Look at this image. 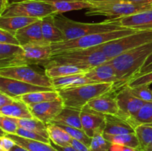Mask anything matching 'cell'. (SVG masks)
<instances>
[{"label":"cell","instance_id":"obj_1","mask_svg":"<svg viewBox=\"0 0 152 151\" xmlns=\"http://www.w3.org/2000/svg\"><path fill=\"white\" fill-rule=\"evenodd\" d=\"M152 53V41L129 50L108 61L114 68L117 81L113 85L112 90L117 92L135 77Z\"/></svg>","mask_w":152,"mask_h":151},{"label":"cell","instance_id":"obj_2","mask_svg":"<svg viewBox=\"0 0 152 151\" xmlns=\"http://www.w3.org/2000/svg\"><path fill=\"white\" fill-rule=\"evenodd\" d=\"M54 22L63 34L65 41L76 39L89 34L110 32L123 28L120 26L117 19H109L97 23H86L72 20L62 14L55 16Z\"/></svg>","mask_w":152,"mask_h":151},{"label":"cell","instance_id":"obj_3","mask_svg":"<svg viewBox=\"0 0 152 151\" xmlns=\"http://www.w3.org/2000/svg\"><path fill=\"white\" fill-rule=\"evenodd\" d=\"M109 61L101 50L95 47L53 53L44 68L53 65H71L88 71Z\"/></svg>","mask_w":152,"mask_h":151},{"label":"cell","instance_id":"obj_4","mask_svg":"<svg viewBox=\"0 0 152 151\" xmlns=\"http://www.w3.org/2000/svg\"><path fill=\"white\" fill-rule=\"evenodd\" d=\"M138 30L132 28H123L121 29L105 33L89 34L76 39L64 41L61 42L50 44L52 49V54L61 53V52L71 51V50H86L102 45L108 41L122 38L123 36L134 33Z\"/></svg>","mask_w":152,"mask_h":151},{"label":"cell","instance_id":"obj_5","mask_svg":"<svg viewBox=\"0 0 152 151\" xmlns=\"http://www.w3.org/2000/svg\"><path fill=\"white\" fill-rule=\"evenodd\" d=\"M114 83H94L58 90L65 107L81 110L89 102L102 96L113 88Z\"/></svg>","mask_w":152,"mask_h":151},{"label":"cell","instance_id":"obj_6","mask_svg":"<svg viewBox=\"0 0 152 151\" xmlns=\"http://www.w3.org/2000/svg\"><path fill=\"white\" fill-rule=\"evenodd\" d=\"M22 47V53L0 60V68L30 65L45 66L52 56L50 44H28Z\"/></svg>","mask_w":152,"mask_h":151},{"label":"cell","instance_id":"obj_7","mask_svg":"<svg viewBox=\"0 0 152 151\" xmlns=\"http://www.w3.org/2000/svg\"><path fill=\"white\" fill-rule=\"evenodd\" d=\"M151 41H152V30H144L108 41L102 45L95 47V48L101 50L111 60L129 50Z\"/></svg>","mask_w":152,"mask_h":151},{"label":"cell","instance_id":"obj_8","mask_svg":"<svg viewBox=\"0 0 152 151\" xmlns=\"http://www.w3.org/2000/svg\"><path fill=\"white\" fill-rule=\"evenodd\" d=\"M152 9V4H141L121 0L114 2L95 4L86 12L88 16H108L110 19L132 16Z\"/></svg>","mask_w":152,"mask_h":151},{"label":"cell","instance_id":"obj_9","mask_svg":"<svg viewBox=\"0 0 152 151\" xmlns=\"http://www.w3.org/2000/svg\"><path fill=\"white\" fill-rule=\"evenodd\" d=\"M50 15H56V13L48 3L42 0H27L10 4L8 8L0 16H25L42 19Z\"/></svg>","mask_w":152,"mask_h":151},{"label":"cell","instance_id":"obj_10","mask_svg":"<svg viewBox=\"0 0 152 151\" xmlns=\"http://www.w3.org/2000/svg\"><path fill=\"white\" fill-rule=\"evenodd\" d=\"M0 76L13 78L40 87H53L51 78L45 73L36 70L31 66H18L0 68Z\"/></svg>","mask_w":152,"mask_h":151},{"label":"cell","instance_id":"obj_11","mask_svg":"<svg viewBox=\"0 0 152 151\" xmlns=\"http://www.w3.org/2000/svg\"><path fill=\"white\" fill-rule=\"evenodd\" d=\"M116 100L119 108L117 115L127 120L134 115L145 103L132 93L131 87L126 85L116 93Z\"/></svg>","mask_w":152,"mask_h":151},{"label":"cell","instance_id":"obj_12","mask_svg":"<svg viewBox=\"0 0 152 151\" xmlns=\"http://www.w3.org/2000/svg\"><path fill=\"white\" fill-rule=\"evenodd\" d=\"M53 90H56L53 87H40L19 80L0 76V92L4 93L14 99L22 95L34 93V92L53 91Z\"/></svg>","mask_w":152,"mask_h":151},{"label":"cell","instance_id":"obj_13","mask_svg":"<svg viewBox=\"0 0 152 151\" xmlns=\"http://www.w3.org/2000/svg\"><path fill=\"white\" fill-rule=\"evenodd\" d=\"M28 106L34 118L40 120L46 124H50L65 107L61 97L56 100L34 104Z\"/></svg>","mask_w":152,"mask_h":151},{"label":"cell","instance_id":"obj_14","mask_svg":"<svg viewBox=\"0 0 152 151\" xmlns=\"http://www.w3.org/2000/svg\"><path fill=\"white\" fill-rule=\"evenodd\" d=\"M82 126L85 133L92 138L97 132L104 133L105 127V115L93 110L86 105L81 110Z\"/></svg>","mask_w":152,"mask_h":151},{"label":"cell","instance_id":"obj_15","mask_svg":"<svg viewBox=\"0 0 152 151\" xmlns=\"http://www.w3.org/2000/svg\"><path fill=\"white\" fill-rule=\"evenodd\" d=\"M21 46L28 44H49L45 41L42 31V20L37 22L19 30L15 33Z\"/></svg>","mask_w":152,"mask_h":151},{"label":"cell","instance_id":"obj_16","mask_svg":"<svg viewBox=\"0 0 152 151\" xmlns=\"http://www.w3.org/2000/svg\"><path fill=\"white\" fill-rule=\"evenodd\" d=\"M116 93L111 90L102 96L92 99L88 103L87 106L104 115H117L119 108L116 100Z\"/></svg>","mask_w":152,"mask_h":151},{"label":"cell","instance_id":"obj_17","mask_svg":"<svg viewBox=\"0 0 152 151\" xmlns=\"http://www.w3.org/2000/svg\"><path fill=\"white\" fill-rule=\"evenodd\" d=\"M120 26L138 30H152V9L122 18H116Z\"/></svg>","mask_w":152,"mask_h":151},{"label":"cell","instance_id":"obj_18","mask_svg":"<svg viewBox=\"0 0 152 151\" xmlns=\"http://www.w3.org/2000/svg\"><path fill=\"white\" fill-rule=\"evenodd\" d=\"M86 76L96 83H116L117 73L114 67L108 62L94 67L86 73Z\"/></svg>","mask_w":152,"mask_h":151},{"label":"cell","instance_id":"obj_19","mask_svg":"<svg viewBox=\"0 0 152 151\" xmlns=\"http://www.w3.org/2000/svg\"><path fill=\"white\" fill-rule=\"evenodd\" d=\"M134 133V129L123 118L117 115H105V127L103 134L121 135Z\"/></svg>","mask_w":152,"mask_h":151},{"label":"cell","instance_id":"obj_20","mask_svg":"<svg viewBox=\"0 0 152 151\" xmlns=\"http://www.w3.org/2000/svg\"><path fill=\"white\" fill-rule=\"evenodd\" d=\"M52 6L56 14H62L63 13L72 10L90 9L94 4L88 0H42Z\"/></svg>","mask_w":152,"mask_h":151},{"label":"cell","instance_id":"obj_21","mask_svg":"<svg viewBox=\"0 0 152 151\" xmlns=\"http://www.w3.org/2000/svg\"><path fill=\"white\" fill-rule=\"evenodd\" d=\"M55 16L56 15H50L41 19L43 37L45 41L49 44L65 41L63 34L55 25Z\"/></svg>","mask_w":152,"mask_h":151},{"label":"cell","instance_id":"obj_22","mask_svg":"<svg viewBox=\"0 0 152 151\" xmlns=\"http://www.w3.org/2000/svg\"><path fill=\"white\" fill-rule=\"evenodd\" d=\"M0 115L11 117L16 119L33 118L29 106L19 99H15L11 104L0 107Z\"/></svg>","mask_w":152,"mask_h":151},{"label":"cell","instance_id":"obj_23","mask_svg":"<svg viewBox=\"0 0 152 151\" xmlns=\"http://www.w3.org/2000/svg\"><path fill=\"white\" fill-rule=\"evenodd\" d=\"M80 113L81 110H80L64 107L62 110L58 114L57 116L53 118L50 124H61L75 128L83 129Z\"/></svg>","mask_w":152,"mask_h":151},{"label":"cell","instance_id":"obj_24","mask_svg":"<svg viewBox=\"0 0 152 151\" xmlns=\"http://www.w3.org/2000/svg\"><path fill=\"white\" fill-rule=\"evenodd\" d=\"M51 81L53 87L56 90L96 83L86 76V74H77V75L59 77V78H51Z\"/></svg>","mask_w":152,"mask_h":151},{"label":"cell","instance_id":"obj_25","mask_svg":"<svg viewBox=\"0 0 152 151\" xmlns=\"http://www.w3.org/2000/svg\"><path fill=\"white\" fill-rule=\"evenodd\" d=\"M39 19L25 16H10L4 17L0 16V29L7 30L14 34L19 30L38 21Z\"/></svg>","mask_w":152,"mask_h":151},{"label":"cell","instance_id":"obj_26","mask_svg":"<svg viewBox=\"0 0 152 151\" xmlns=\"http://www.w3.org/2000/svg\"><path fill=\"white\" fill-rule=\"evenodd\" d=\"M6 136L14 141L16 144L25 148L28 151H59L51 144H47L38 142V141L25 139V138L20 137L17 135L6 134Z\"/></svg>","mask_w":152,"mask_h":151},{"label":"cell","instance_id":"obj_27","mask_svg":"<svg viewBox=\"0 0 152 151\" xmlns=\"http://www.w3.org/2000/svg\"><path fill=\"white\" fill-rule=\"evenodd\" d=\"M47 128L49 139L52 143L63 147L71 146L73 139L59 126L55 124H47Z\"/></svg>","mask_w":152,"mask_h":151},{"label":"cell","instance_id":"obj_28","mask_svg":"<svg viewBox=\"0 0 152 151\" xmlns=\"http://www.w3.org/2000/svg\"><path fill=\"white\" fill-rule=\"evenodd\" d=\"M60 96H59L57 90H53V91L34 92V93L22 95L16 99L22 101L26 105H34V104H39L42 103V102L56 100Z\"/></svg>","mask_w":152,"mask_h":151},{"label":"cell","instance_id":"obj_29","mask_svg":"<svg viewBox=\"0 0 152 151\" xmlns=\"http://www.w3.org/2000/svg\"><path fill=\"white\" fill-rule=\"evenodd\" d=\"M86 72L87 71L85 70L71 65H53L45 68V73L50 78L68 76L77 74H86Z\"/></svg>","mask_w":152,"mask_h":151},{"label":"cell","instance_id":"obj_30","mask_svg":"<svg viewBox=\"0 0 152 151\" xmlns=\"http://www.w3.org/2000/svg\"><path fill=\"white\" fill-rule=\"evenodd\" d=\"M126 121L134 129L142 124H152V102H145L134 115Z\"/></svg>","mask_w":152,"mask_h":151},{"label":"cell","instance_id":"obj_31","mask_svg":"<svg viewBox=\"0 0 152 151\" xmlns=\"http://www.w3.org/2000/svg\"><path fill=\"white\" fill-rule=\"evenodd\" d=\"M104 137L111 144H119L123 146L130 147L140 150V142L134 133H129V134L121 135H108L103 134Z\"/></svg>","mask_w":152,"mask_h":151},{"label":"cell","instance_id":"obj_32","mask_svg":"<svg viewBox=\"0 0 152 151\" xmlns=\"http://www.w3.org/2000/svg\"><path fill=\"white\" fill-rule=\"evenodd\" d=\"M19 127H22L26 130L36 132L39 134L42 135L44 137L49 139L48 133L47 124L41 121L37 118H25V119H16Z\"/></svg>","mask_w":152,"mask_h":151},{"label":"cell","instance_id":"obj_33","mask_svg":"<svg viewBox=\"0 0 152 151\" xmlns=\"http://www.w3.org/2000/svg\"><path fill=\"white\" fill-rule=\"evenodd\" d=\"M134 130L140 142V150L152 143V124H142L137 127Z\"/></svg>","mask_w":152,"mask_h":151},{"label":"cell","instance_id":"obj_34","mask_svg":"<svg viewBox=\"0 0 152 151\" xmlns=\"http://www.w3.org/2000/svg\"><path fill=\"white\" fill-rule=\"evenodd\" d=\"M111 144L106 140L102 132H97L92 137L89 146L91 151H110Z\"/></svg>","mask_w":152,"mask_h":151},{"label":"cell","instance_id":"obj_35","mask_svg":"<svg viewBox=\"0 0 152 151\" xmlns=\"http://www.w3.org/2000/svg\"><path fill=\"white\" fill-rule=\"evenodd\" d=\"M57 125L59 126L61 128L63 129L64 130H65L71 136V138L73 139H75V140L82 142V143H83L84 144H86V146H88L89 147V146L91 144V142L92 138L89 137L85 133V131L83 129L75 128V127H69V126L65 125H61V124H57Z\"/></svg>","mask_w":152,"mask_h":151},{"label":"cell","instance_id":"obj_36","mask_svg":"<svg viewBox=\"0 0 152 151\" xmlns=\"http://www.w3.org/2000/svg\"><path fill=\"white\" fill-rule=\"evenodd\" d=\"M0 127L1 131L6 134L16 135L19 126L16 118L0 115Z\"/></svg>","mask_w":152,"mask_h":151},{"label":"cell","instance_id":"obj_37","mask_svg":"<svg viewBox=\"0 0 152 151\" xmlns=\"http://www.w3.org/2000/svg\"><path fill=\"white\" fill-rule=\"evenodd\" d=\"M23 47L21 45L0 43V60L9 59L22 53Z\"/></svg>","mask_w":152,"mask_h":151},{"label":"cell","instance_id":"obj_38","mask_svg":"<svg viewBox=\"0 0 152 151\" xmlns=\"http://www.w3.org/2000/svg\"><path fill=\"white\" fill-rule=\"evenodd\" d=\"M132 93L145 102H152V90L149 85H140L131 87Z\"/></svg>","mask_w":152,"mask_h":151},{"label":"cell","instance_id":"obj_39","mask_svg":"<svg viewBox=\"0 0 152 151\" xmlns=\"http://www.w3.org/2000/svg\"><path fill=\"white\" fill-rule=\"evenodd\" d=\"M16 135L20 136V137L25 138V139H31V140L34 141H38V142H42L47 144H51V141L49 139L44 137V136H42V135L36 133V132L31 131V130H26V129H24L22 128V127H19V128L18 129Z\"/></svg>","mask_w":152,"mask_h":151},{"label":"cell","instance_id":"obj_40","mask_svg":"<svg viewBox=\"0 0 152 151\" xmlns=\"http://www.w3.org/2000/svg\"><path fill=\"white\" fill-rule=\"evenodd\" d=\"M151 84H152V72L132 78L127 85L130 87H134L140 85H150Z\"/></svg>","mask_w":152,"mask_h":151},{"label":"cell","instance_id":"obj_41","mask_svg":"<svg viewBox=\"0 0 152 151\" xmlns=\"http://www.w3.org/2000/svg\"><path fill=\"white\" fill-rule=\"evenodd\" d=\"M0 43L20 45L16 36L3 29H0Z\"/></svg>","mask_w":152,"mask_h":151},{"label":"cell","instance_id":"obj_42","mask_svg":"<svg viewBox=\"0 0 152 151\" xmlns=\"http://www.w3.org/2000/svg\"><path fill=\"white\" fill-rule=\"evenodd\" d=\"M2 132V131H1ZM16 145V143L10 138L6 136L4 133H1L0 138V151H10V150Z\"/></svg>","mask_w":152,"mask_h":151},{"label":"cell","instance_id":"obj_43","mask_svg":"<svg viewBox=\"0 0 152 151\" xmlns=\"http://www.w3.org/2000/svg\"><path fill=\"white\" fill-rule=\"evenodd\" d=\"M151 72H152V53L148 56V58L145 61V64L142 65V67L140 70L139 72L137 73V74L135 76V77L141 76H143Z\"/></svg>","mask_w":152,"mask_h":151},{"label":"cell","instance_id":"obj_44","mask_svg":"<svg viewBox=\"0 0 152 151\" xmlns=\"http://www.w3.org/2000/svg\"><path fill=\"white\" fill-rule=\"evenodd\" d=\"M15 100L14 98L5 94L4 93L0 92V107L11 104Z\"/></svg>","mask_w":152,"mask_h":151},{"label":"cell","instance_id":"obj_45","mask_svg":"<svg viewBox=\"0 0 152 151\" xmlns=\"http://www.w3.org/2000/svg\"><path fill=\"white\" fill-rule=\"evenodd\" d=\"M71 146H72L74 149L77 150V151H91L88 147L86 146V144H84L82 143V142H79V141L75 140V139H73L72 140Z\"/></svg>","mask_w":152,"mask_h":151},{"label":"cell","instance_id":"obj_46","mask_svg":"<svg viewBox=\"0 0 152 151\" xmlns=\"http://www.w3.org/2000/svg\"><path fill=\"white\" fill-rule=\"evenodd\" d=\"M110 151H140L138 149L130 147L127 146H123L119 144H111Z\"/></svg>","mask_w":152,"mask_h":151},{"label":"cell","instance_id":"obj_47","mask_svg":"<svg viewBox=\"0 0 152 151\" xmlns=\"http://www.w3.org/2000/svg\"><path fill=\"white\" fill-rule=\"evenodd\" d=\"M10 2L9 0H1V5H0V16L4 13L6 10L10 6Z\"/></svg>","mask_w":152,"mask_h":151},{"label":"cell","instance_id":"obj_48","mask_svg":"<svg viewBox=\"0 0 152 151\" xmlns=\"http://www.w3.org/2000/svg\"><path fill=\"white\" fill-rule=\"evenodd\" d=\"M51 144L56 148L57 150L59 151H77V150L74 149L72 146H70V147H60V146H58V145L54 144L51 142Z\"/></svg>","mask_w":152,"mask_h":151},{"label":"cell","instance_id":"obj_49","mask_svg":"<svg viewBox=\"0 0 152 151\" xmlns=\"http://www.w3.org/2000/svg\"><path fill=\"white\" fill-rule=\"evenodd\" d=\"M90 1L91 3L95 5L97 4H104V3H110V2H114V1H121V0H88Z\"/></svg>","mask_w":152,"mask_h":151},{"label":"cell","instance_id":"obj_50","mask_svg":"<svg viewBox=\"0 0 152 151\" xmlns=\"http://www.w3.org/2000/svg\"><path fill=\"white\" fill-rule=\"evenodd\" d=\"M126 1H130V2L137 3L141 4H152V0H123Z\"/></svg>","mask_w":152,"mask_h":151},{"label":"cell","instance_id":"obj_51","mask_svg":"<svg viewBox=\"0 0 152 151\" xmlns=\"http://www.w3.org/2000/svg\"><path fill=\"white\" fill-rule=\"evenodd\" d=\"M10 151H28V150L25 149V148L19 146V145L16 144V145H15V146L10 150Z\"/></svg>","mask_w":152,"mask_h":151},{"label":"cell","instance_id":"obj_52","mask_svg":"<svg viewBox=\"0 0 152 151\" xmlns=\"http://www.w3.org/2000/svg\"><path fill=\"white\" fill-rule=\"evenodd\" d=\"M140 151H152V143L149 144H148V146L145 147L140 149Z\"/></svg>","mask_w":152,"mask_h":151},{"label":"cell","instance_id":"obj_53","mask_svg":"<svg viewBox=\"0 0 152 151\" xmlns=\"http://www.w3.org/2000/svg\"><path fill=\"white\" fill-rule=\"evenodd\" d=\"M10 2V4L12 3H17V2H22V1H27V0H9Z\"/></svg>","mask_w":152,"mask_h":151}]
</instances>
